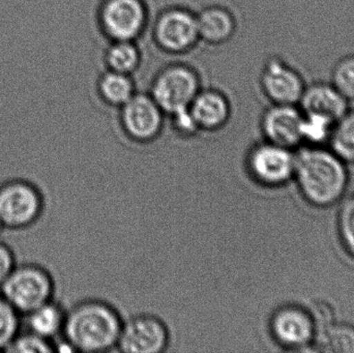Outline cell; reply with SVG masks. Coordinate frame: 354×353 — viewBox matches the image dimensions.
I'll return each mask as SVG.
<instances>
[{"mask_svg": "<svg viewBox=\"0 0 354 353\" xmlns=\"http://www.w3.org/2000/svg\"><path fill=\"white\" fill-rule=\"evenodd\" d=\"M301 196L316 207H328L344 197L348 187L345 162L332 149L317 145L295 155V175Z\"/></svg>", "mask_w": 354, "mask_h": 353, "instance_id": "1", "label": "cell"}, {"mask_svg": "<svg viewBox=\"0 0 354 353\" xmlns=\"http://www.w3.org/2000/svg\"><path fill=\"white\" fill-rule=\"evenodd\" d=\"M122 315L109 303L85 300L66 311L62 337L73 352L103 353L118 346Z\"/></svg>", "mask_w": 354, "mask_h": 353, "instance_id": "2", "label": "cell"}, {"mask_svg": "<svg viewBox=\"0 0 354 353\" xmlns=\"http://www.w3.org/2000/svg\"><path fill=\"white\" fill-rule=\"evenodd\" d=\"M55 282L51 273L37 263L17 265L0 286L2 298L20 315L26 316L54 300Z\"/></svg>", "mask_w": 354, "mask_h": 353, "instance_id": "3", "label": "cell"}, {"mask_svg": "<svg viewBox=\"0 0 354 353\" xmlns=\"http://www.w3.org/2000/svg\"><path fill=\"white\" fill-rule=\"evenodd\" d=\"M202 89L199 73L187 64L174 62L162 68L153 79L151 95L166 115L187 109Z\"/></svg>", "mask_w": 354, "mask_h": 353, "instance_id": "4", "label": "cell"}, {"mask_svg": "<svg viewBox=\"0 0 354 353\" xmlns=\"http://www.w3.org/2000/svg\"><path fill=\"white\" fill-rule=\"evenodd\" d=\"M45 209L39 187L22 178L0 184V220L4 229L23 230L35 225Z\"/></svg>", "mask_w": 354, "mask_h": 353, "instance_id": "5", "label": "cell"}, {"mask_svg": "<svg viewBox=\"0 0 354 353\" xmlns=\"http://www.w3.org/2000/svg\"><path fill=\"white\" fill-rule=\"evenodd\" d=\"M97 18L110 41H136L149 26V6L145 0H102Z\"/></svg>", "mask_w": 354, "mask_h": 353, "instance_id": "6", "label": "cell"}, {"mask_svg": "<svg viewBox=\"0 0 354 353\" xmlns=\"http://www.w3.org/2000/svg\"><path fill=\"white\" fill-rule=\"evenodd\" d=\"M156 45L168 54H185L200 41L197 14L185 6H169L162 10L153 25Z\"/></svg>", "mask_w": 354, "mask_h": 353, "instance_id": "7", "label": "cell"}, {"mask_svg": "<svg viewBox=\"0 0 354 353\" xmlns=\"http://www.w3.org/2000/svg\"><path fill=\"white\" fill-rule=\"evenodd\" d=\"M245 167L256 184L279 188L293 180L295 155L292 149L264 140L250 149Z\"/></svg>", "mask_w": 354, "mask_h": 353, "instance_id": "8", "label": "cell"}, {"mask_svg": "<svg viewBox=\"0 0 354 353\" xmlns=\"http://www.w3.org/2000/svg\"><path fill=\"white\" fill-rule=\"evenodd\" d=\"M165 115L149 93H136L120 108V124L131 140L149 143L161 135Z\"/></svg>", "mask_w": 354, "mask_h": 353, "instance_id": "9", "label": "cell"}, {"mask_svg": "<svg viewBox=\"0 0 354 353\" xmlns=\"http://www.w3.org/2000/svg\"><path fill=\"white\" fill-rule=\"evenodd\" d=\"M270 333L278 345L287 350L309 348L315 341V319L309 309L286 305L270 316Z\"/></svg>", "mask_w": 354, "mask_h": 353, "instance_id": "10", "label": "cell"}, {"mask_svg": "<svg viewBox=\"0 0 354 353\" xmlns=\"http://www.w3.org/2000/svg\"><path fill=\"white\" fill-rule=\"evenodd\" d=\"M259 84L270 104L297 106L307 86L301 73L280 56H272L264 62Z\"/></svg>", "mask_w": 354, "mask_h": 353, "instance_id": "11", "label": "cell"}, {"mask_svg": "<svg viewBox=\"0 0 354 353\" xmlns=\"http://www.w3.org/2000/svg\"><path fill=\"white\" fill-rule=\"evenodd\" d=\"M169 344V329L161 318L139 314L122 323L116 350L124 353H162Z\"/></svg>", "mask_w": 354, "mask_h": 353, "instance_id": "12", "label": "cell"}, {"mask_svg": "<svg viewBox=\"0 0 354 353\" xmlns=\"http://www.w3.org/2000/svg\"><path fill=\"white\" fill-rule=\"evenodd\" d=\"M301 122L299 106L270 104L262 114L260 128L264 140L292 149L303 142Z\"/></svg>", "mask_w": 354, "mask_h": 353, "instance_id": "13", "label": "cell"}, {"mask_svg": "<svg viewBox=\"0 0 354 353\" xmlns=\"http://www.w3.org/2000/svg\"><path fill=\"white\" fill-rule=\"evenodd\" d=\"M189 109L201 132H216L224 128L232 112L228 97L216 88H202Z\"/></svg>", "mask_w": 354, "mask_h": 353, "instance_id": "14", "label": "cell"}, {"mask_svg": "<svg viewBox=\"0 0 354 353\" xmlns=\"http://www.w3.org/2000/svg\"><path fill=\"white\" fill-rule=\"evenodd\" d=\"M351 103L330 82L317 81L306 86L299 107L304 113L319 114L337 122L349 109Z\"/></svg>", "mask_w": 354, "mask_h": 353, "instance_id": "15", "label": "cell"}, {"mask_svg": "<svg viewBox=\"0 0 354 353\" xmlns=\"http://www.w3.org/2000/svg\"><path fill=\"white\" fill-rule=\"evenodd\" d=\"M200 41L218 46L232 39L237 28L236 18L228 8L220 4L206 6L197 14Z\"/></svg>", "mask_w": 354, "mask_h": 353, "instance_id": "16", "label": "cell"}, {"mask_svg": "<svg viewBox=\"0 0 354 353\" xmlns=\"http://www.w3.org/2000/svg\"><path fill=\"white\" fill-rule=\"evenodd\" d=\"M314 345L326 352L354 353V327L338 323L330 313H322L315 319Z\"/></svg>", "mask_w": 354, "mask_h": 353, "instance_id": "17", "label": "cell"}, {"mask_svg": "<svg viewBox=\"0 0 354 353\" xmlns=\"http://www.w3.org/2000/svg\"><path fill=\"white\" fill-rule=\"evenodd\" d=\"M66 311L52 300L26 315L28 331L44 339L53 341L62 335Z\"/></svg>", "mask_w": 354, "mask_h": 353, "instance_id": "18", "label": "cell"}, {"mask_svg": "<svg viewBox=\"0 0 354 353\" xmlns=\"http://www.w3.org/2000/svg\"><path fill=\"white\" fill-rule=\"evenodd\" d=\"M97 91L103 103L118 109L137 93L131 75L109 70H106L97 79Z\"/></svg>", "mask_w": 354, "mask_h": 353, "instance_id": "19", "label": "cell"}, {"mask_svg": "<svg viewBox=\"0 0 354 353\" xmlns=\"http://www.w3.org/2000/svg\"><path fill=\"white\" fill-rule=\"evenodd\" d=\"M107 70L132 76L142 62V53L136 41H113L104 53Z\"/></svg>", "mask_w": 354, "mask_h": 353, "instance_id": "20", "label": "cell"}, {"mask_svg": "<svg viewBox=\"0 0 354 353\" xmlns=\"http://www.w3.org/2000/svg\"><path fill=\"white\" fill-rule=\"evenodd\" d=\"M328 142L330 149L345 163H354V109H349L337 120Z\"/></svg>", "mask_w": 354, "mask_h": 353, "instance_id": "21", "label": "cell"}, {"mask_svg": "<svg viewBox=\"0 0 354 353\" xmlns=\"http://www.w3.org/2000/svg\"><path fill=\"white\" fill-rule=\"evenodd\" d=\"M336 122L324 115L314 113H304L301 122V137L304 141L312 145H320L330 141L333 128Z\"/></svg>", "mask_w": 354, "mask_h": 353, "instance_id": "22", "label": "cell"}, {"mask_svg": "<svg viewBox=\"0 0 354 353\" xmlns=\"http://www.w3.org/2000/svg\"><path fill=\"white\" fill-rule=\"evenodd\" d=\"M330 82L349 103L354 102V54L342 56L335 64Z\"/></svg>", "mask_w": 354, "mask_h": 353, "instance_id": "23", "label": "cell"}, {"mask_svg": "<svg viewBox=\"0 0 354 353\" xmlns=\"http://www.w3.org/2000/svg\"><path fill=\"white\" fill-rule=\"evenodd\" d=\"M21 315L0 294V352H6L19 334Z\"/></svg>", "mask_w": 354, "mask_h": 353, "instance_id": "24", "label": "cell"}, {"mask_svg": "<svg viewBox=\"0 0 354 353\" xmlns=\"http://www.w3.org/2000/svg\"><path fill=\"white\" fill-rule=\"evenodd\" d=\"M338 232L343 247L354 259V195L345 199L338 216Z\"/></svg>", "mask_w": 354, "mask_h": 353, "instance_id": "25", "label": "cell"}, {"mask_svg": "<svg viewBox=\"0 0 354 353\" xmlns=\"http://www.w3.org/2000/svg\"><path fill=\"white\" fill-rule=\"evenodd\" d=\"M55 352L54 343L31 332L15 337L6 352L10 353H51Z\"/></svg>", "mask_w": 354, "mask_h": 353, "instance_id": "26", "label": "cell"}, {"mask_svg": "<svg viewBox=\"0 0 354 353\" xmlns=\"http://www.w3.org/2000/svg\"><path fill=\"white\" fill-rule=\"evenodd\" d=\"M168 116L171 118L172 128L178 136L183 137V138H192L201 133L189 108Z\"/></svg>", "mask_w": 354, "mask_h": 353, "instance_id": "27", "label": "cell"}, {"mask_svg": "<svg viewBox=\"0 0 354 353\" xmlns=\"http://www.w3.org/2000/svg\"><path fill=\"white\" fill-rule=\"evenodd\" d=\"M17 267L14 251L6 242H0V286Z\"/></svg>", "mask_w": 354, "mask_h": 353, "instance_id": "28", "label": "cell"}, {"mask_svg": "<svg viewBox=\"0 0 354 353\" xmlns=\"http://www.w3.org/2000/svg\"><path fill=\"white\" fill-rule=\"evenodd\" d=\"M4 226L3 224H2L1 220H0V233H1L2 231H3Z\"/></svg>", "mask_w": 354, "mask_h": 353, "instance_id": "29", "label": "cell"}]
</instances>
